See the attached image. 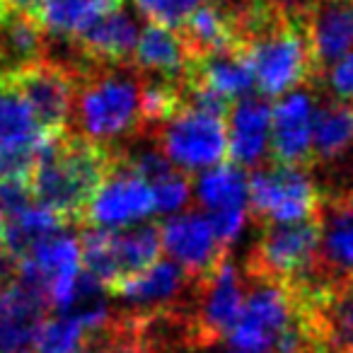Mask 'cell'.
Wrapping results in <instances>:
<instances>
[{
	"instance_id": "cell-18",
	"label": "cell",
	"mask_w": 353,
	"mask_h": 353,
	"mask_svg": "<svg viewBox=\"0 0 353 353\" xmlns=\"http://www.w3.org/2000/svg\"><path fill=\"white\" fill-rule=\"evenodd\" d=\"M271 104L269 97H237L225 114L228 128V160L252 170L266 160L269 150Z\"/></svg>"
},
{
	"instance_id": "cell-37",
	"label": "cell",
	"mask_w": 353,
	"mask_h": 353,
	"mask_svg": "<svg viewBox=\"0 0 353 353\" xmlns=\"http://www.w3.org/2000/svg\"><path fill=\"white\" fill-rule=\"evenodd\" d=\"M0 8H3V0H0Z\"/></svg>"
},
{
	"instance_id": "cell-28",
	"label": "cell",
	"mask_w": 353,
	"mask_h": 353,
	"mask_svg": "<svg viewBox=\"0 0 353 353\" xmlns=\"http://www.w3.org/2000/svg\"><path fill=\"white\" fill-rule=\"evenodd\" d=\"M152 199H155V211L172 213L179 211L189 201L192 194V176L182 170H172L170 174L160 176L150 184Z\"/></svg>"
},
{
	"instance_id": "cell-4",
	"label": "cell",
	"mask_w": 353,
	"mask_h": 353,
	"mask_svg": "<svg viewBox=\"0 0 353 353\" xmlns=\"http://www.w3.org/2000/svg\"><path fill=\"white\" fill-rule=\"evenodd\" d=\"M322 213V187L303 165L264 160L247 174V216L256 228Z\"/></svg>"
},
{
	"instance_id": "cell-13",
	"label": "cell",
	"mask_w": 353,
	"mask_h": 353,
	"mask_svg": "<svg viewBox=\"0 0 353 353\" xmlns=\"http://www.w3.org/2000/svg\"><path fill=\"white\" fill-rule=\"evenodd\" d=\"M194 290H196V279H192L182 266L172 259H157L145 271L114 285L109 295L128 303L136 312H170V310H189Z\"/></svg>"
},
{
	"instance_id": "cell-17",
	"label": "cell",
	"mask_w": 353,
	"mask_h": 353,
	"mask_svg": "<svg viewBox=\"0 0 353 353\" xmlns=\"http://www.w3.org/2000/svg\"><path fill=\"white\" fill-rule=\"evenodd\" d=\"M49 310V300L17 279L15 271L0 281V353H22L32 346Z\"/></svg>"
},
{
	"instance_id": "cell-32",
	"label": "cell",
	"mask_w": 353,
	"mask_h": 353,
	"mask_svg": "<svg viewBox=\"0 0 353 353\" xmlns=\"http://www.w3.org/2000/svg\"><path fill=\"white\" fill-rule=\"evenodd\" d=\"M3 8L15 10V12H25V15H32V17L39 20L41 0H3Z\"/></svg>"
},
{
	"instance_id": "cell-5",
	"label": "cell",
	"mask_w": 353,
	"mask_h": 353,
	"mask_svg": "<svg viewBox=\"0 0 353 353\" xmlns=\"http://www.w3.org/2000/svg\"><path fill=\"white\" fill-rule=\"evenodd\" d=\"M162 256L160 225L85 228L80 235V264L102 283L104 293L145 271Z\"/></svg>"
},
{
	"instance_id": "cell-20",
	"label": "cell",
	"mask_w": 353,
	"mask_h": 353,
	"mask_svg": "<svg viewBox=\"0 0 353 353\" xmlns=\"http://www.w3.org/2000/svg\"><path fill=\"white\" fill-rule=\"evenodd\" d=\"M184 80L201 85V88L211 90V92L221 94L230 102L250 94V90L254 88L250 61L242 54L240 46L208 51V54L189 59Z\"/></svg>"
},
{
	"instance_id": "cell-11",
	"label": "cell",
	"mask_w": 353,
	"mask_h": 353,
	"mask_svg": "<svg viewBox=\"0 0 353 353\" xmlns=\"http://www.w3.org/2000/svg\"><path fill=\"white\" fill-rule=\"evenodd\" d=\"M155 211L152 189L145 176L131 165L121 145L112 172L99 184L85 213L83 228H126Z\"/></svg>"
},
{
	"instance_id": "cell-6",
	"label": "cell",
	"mask_w": 353,
	"mask_h": 353,
	"mask_svg": "<svg viewBox=\"0 0 353 353\" xmlns=\"http://www.w3.org/2000/svg\"><path fill=\"white\" fill-rule=\"evenodd\" d=\"M319 232L322 213L290 223L259 225L256 242L245 261V279L285 285L305 281L312 269Z\"/></svg>"
},
{
	"instance_id": "cell-26",
	"label": "cell",
	"mask_w": 353,
	"mask_h": 353,
	"mask_svg": "<svg viewBox=\"0 0 353 353\" xmlns=\"http://www.w3.org/2000/svg\"><path fill=\"white\" fill-rule=\"evenodd\" d=\"M65 223L56 216L54 211L44 208L41 203H32L30 208H25L17 216L8 218L6 225V252L10 254V259H22L34 250L37 242H41L44 237L54 235L63 228Z\"/></svg>"
},
{
	"instance_id": "cell-35",
	"label": "cell",
	"mask_w": 353,
	"mask_h": 353,
	"mask_svg": "<svg viewBox=\"0 0 353 353\" xmlns=\"http://www.w3.org/2000/svg\"><path fill=\"white\" fill-rule=\"evenodd\" d=\"M279 3H283V6H288V8H300V6H305V0H279Z\"/></svg>"
},
{
	"instance_id": "cell-25",
	"label": "cell",
	"mask_w": 353,
	"mask_h": 353,
	"mask_svg": "<svg viewBox=\"0 0 353 353\" xmlns=\"http://www.w3.org/2000/svg\"><path fill=\"white\" fill-rule=\"evenodd\" d=\"M196 196L201 206L211 213L247 211V172L245 167L225 160L208 167L206 174L196 182Z\"/></svg>"
},
{
	"instance_id": "cell-33",
	"label": "cell",
	"mask_w": 353,
	"mask_h": 353,
	"mask_svg": "<svg viewBox=\"0 0 353 353\" xmlns=\"http://www.w3.org/2000/svg\"><path fill=\"white\" fill-rule=\"evenodd\" d=\"M12 259H10V254L6 252V245H0V281H6L8 276L12 274Z\"/></svg>"
},
{
	"instance_id": "cell-29",
	"label": "cell",
	"mask_w": 353,
	"mask_h": 353,
	"mask_svg": "<svg viewBox=\"0 0 353 353\" xmlns=\"http://www.w3.org/2000/svg\"><path fill=\"white\" fill-rule=\"evenodd\" d=\"M143 17L170 30H179L182 22L189 17V12L201 3V0H133Z\"/></svg>"
},
{
	"instance_id": "cell-36",
	"label": "cell",
	"mask_w": 353,
	"mask_h": 353,
	"mask_svg": "<svg viewBox=\"0 0 353 353\" xmlns=\"http://www.w3.org/2000/svg\"><path fill=\"white\" fill-rule=\"evenodd\" d=\"M232 353H256V351H235V348H232Z\"/></svg>"
},
{
	"instance_id": "cell-31",
	"label": "cell",
	"mask_w": 353,
	"mask_h": 353,
	"mask_svg": "<svg viewBox=\"0 0 353 353\" xmlns=\"http://www.w3.org/2000/svg\"><path fill=\"white\" fill-rule=\"evenodd\" d=\"M327 83L334 97L353 102V51L332 65V70L327 73Z\"/></svg>"
},
{
	"instance_id": "cell-7",
	"label": "cell",
	"mask_w": 353,
	"mask_h": 353,
	"mask_svg": "<svg viewBox=\"0 0 353 353\" xmlns=\"http://www.w3.org/2000/svg\"><path fill=\"white\" fill-rule=\"evenodd\" d=\"M150 141L176 170L187 174L228 160L225 117L192 107L187 102L152 133Z\"/></svg>"
},
{
	"instance_id": "cell-22",
	"label": "cell",
	"mask_w": 353,
	"mask_h": 353,
	"mask_svg": "<svg viewBox=\"0 0 353 353\" xmlns=\"http://www.w3.org/2000/svg\"><path fill=\"white\" fill-rule=\"evenodd\" d=\"M133 65L143 75L184 83L189 65V54L184 49L182 37L174 30L148 20L138 34V44L133 51Z\"/></svg>"
},
{
	"instance_id": "cell-27",
	"label": "cell",
	"mask_w": 353,
	"mask_h": 353,
	"mask_svg": "<svg viewBox=\"0 0 353 353\" xmlns=\"http://www.w3.org/2000/svg\"><path fill=\"white\" fill-rule=\"evenodd\" d=\"M85 341V327L78 317L65 314L39 324L32 339V353H80Z\"/></svg>"
},
{
	"instance_id": "cell-12",
	"label": "cell",
	"mask_w": 353,
	"mask_h": 353,
	"mask_svg": "<svg viewBox=\"0 0 353 353\" xmlns=\"http://www.w3.org/2000/svg\"><path fill=\"white\" fill-rule=\"evenodd\" d=\"M157 225L162 252H167V256L182 266L192 279L211 274L230 252V247L218 240L211 221L203 213H179Z\"/></svg>"
},
{
	"instance_id": "cell-24",
	"label": "cell",
	"mask_w": 353,
	"mask_h": 353,
	"mask_svg": "<svg viewBox=\"0 0 353 353\" xmlns=\"http://www.w3.org/2000/svg\"><path fill=\"white\" fill-rule=\"evenodd\" d=\"M44 136L25 99L0 83V152H37Z\"/></svg>"
},
{
	"instance_id": "cell-8",
	"label": "cell",
	"mask_w": 353,
	"mask_h": 353,
	"mask_svg": "<svg viewBox=\"0 0 353 353\" xmlns=\"http://www.w3.org/2000/svg\"><path fill=\"white\" fill-rule=\"evenodd\" d=\"M0 83L10 85L30 107L34 121L44 133H61L73 123L75 75L51 56L0 73Z\"/></svg>"
},
{
	"instance_id": "cell-14",
	"label": "cell",
	"mask_w": 353,
	"mask_h": 353,
	"mask_svg": "<svg viewBox=\"0 0 353 353\" xmlns=\"http://www.w3.org/2000/svg\"><path fill=\"white\" fill-rule=\"evenodd\" d=\"M314 92L317 90L305 88V92H288L271 104L269 160L312 170V114L317 104Z\"/></svg>"
},
{
	"instance_id": "cell-23",
	"label": "cell",
	"mask_w": 353,
	"mask_h": 353,
	"mask_svg": "<svg viewBox=\"0 0 353 353\" xmlns=\"http://www.w3.org/2000/svg\"><path fill=\"white\" fill-rule=\"evenodd\" d=\"M126 6V0H41L39 22L51 39H73L97 17Z\"/></svg>"
},
{
	"instance_id": "cell-10",
	"label": "cell",
	"mask_w": 353,
	"mask_h": 353,
	"mask_svg": "<svg viewBox=\"0 0 353 353\" xmlns=\"http://www.w3.org/2000/svg\"><path fill=\"white\" fill-rule=\"evenodd\" d=\"M307 281L329 293L353 290V201L322 194V232Z\"/></svg>"
},
{
	"instance_id": "cell-1",
	"label": "cell",
	"mask_w": 353,
	"mask_h": 353,
	"mask_svg": "<svg viewBox=\"0 0 353 353\" xmlns=\"http://www.w3.org/2000/svg\"><path fill=\"white\" fill-rule=\"evenodd\" d=\"M237 46L250 61L254 88L264 97H283L295 88H317L305 12L279 0L235 3Z\"/></svg>"
},
{
	"instance_id": "cell-30",
	"label": "cell",
	"mask_w": 353,
	"mask_h": 353,
	"mask_svg": "<svg viewBox=\"0 0 353 353\" xmlns=\"http://www.w3.org/2000/svg\"><path fill=\"white\" fill-rule=\"evenodd\" d=\"M34 203L30 192V182L25 179H0V213L8 218L17 216Z\"/></svg>"
},
{
	"instance_id": "cell-34",
	"label": "cell",
	"mask_w": 353,
	"mask_h": 353,
	"mask_svg": "<svg viewBox=\"0 0 353 353\" xmlns=\"http://www.w3.org/2000/svg\"><path fill=\"white\" fill-rule=\"evenodd\" d=\"M6 225H8L6 216L0 213V245H6Z\"/></svg>"
},
{
	"instance_id": "cell-21",
	"label": "cell",
	"mask_w": 353,
	"mask_h": 353,
	"mask_svg": "<svg viewBox=\"0 0 353 353\" xmlns=\"http://www.w3.org/2000/svg\"><path fill=\"white\" fill-rule=\"evenodd\" d=\"M174 32L182 37L189 59L208 54V51L237 46L235 3H228V0H201L189 12V17L182 22V27Z\"/></svg>"
},
{
	"instance_id": "cell-16",
	"label": "cell",
	"mask_w": 353,
	"mask_h": 353,
	"mask_svg": "<svg viewBox=\"0 0 353 353\" xmlns=\"http://www.w3.org/2000/svg\"><path fill=\"white\" fill-rule=\"evenodd\" d=\"M353 165V102L322 99L312 114V170L324 179Z\"/></svg>"
},
{
	"instance_id": "cell-9",
	"label": "cell",
	"mask_w": 353,
	"mask_h": 353,
	"mask_svg": "<svg viewBox=\"0 0 353 353\" xmlns=\"http://www.w3.org/2000/svg\"><path fill=\"white\" fill-rule=\"evenodd\" d=\"M245 303V281L232 266L230 256L221 261L211 274L196 279L189 324H192V348H206L228 339L235 327Z\"/></svg>"
},
{
	"instance_id": "cell-2",
	"label": "cell",
	"mask_w": 353,
	"mask_h": 353,
	"mask_svg": "<svg viewBox=\"0 0 353 353\" xmlns=\"http://www.w3.org/2000/svg\"><path fill=\"white\" fill-rule=\"evenodd\" d=\"M119 150L121 145L92 141L75 128L46 133L30 174L32 199L65 225L83 228L90 201L112 172Z\"/></svg>"
},
{
	"instance_id": "cell-15",
	"label": "cell",
	"mask_w": 353,
	"mask_h": 353,
	"mask_svg": "<svg viewBox=\"0 0 353 353\" xmlns=\"http://www.w3.org/2000/svg\"><path fill=\"white\" fill-rule=\"evenodd\" d=\"M303 12L317 88H322L332 65L353 51V0H305Z\"/></svg>"
},
{
	"instance_id": "cell-19",
	"label": "cell",
	"mask_w": 353,
	"mask_h": 353,
	"mask_svg": "<svg viewBox=\"0 0 353 353\" xmlns=\"http://www.w3.org/2000/svg\"><path fill=\"white\" fill-rule=\"evenodd\" d=\"M138 34H141V30L136 25V17L123 6L97 17L92 25H88L68 41L90 63L128 65L133 63Z\"/></svg>"
},
{
	"instance_id": "cell-3",
	"label": "cell",
	"mask_w": 353,
	"mask_h": 353,
	"mask_svg": "<svg viewBox=\"0 0 353 353\" xmlns=\"http://www.w3.org/2000/svg\"><path fill=\"white\" fill-rule=\"evenodd\" d=\"M70 70L75 75L70 128H78V133L107 145H119L123 138L141 136L143 78L136 65H107L85 61Z\"/></svg>"
}]
</instances>
